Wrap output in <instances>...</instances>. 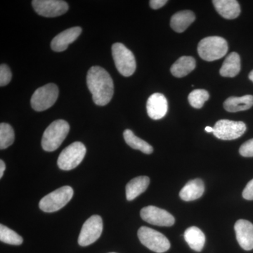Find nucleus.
Segmentation results:
<instances>
[{
    "mask_svg": "<svg viewBox=\"0 0 253 253\" xmlns=\"http://www.w3.org/2000/svg\"><path fill=\"white\" fill-rule=\"evenodd\" d=\"M86 84L92 94L93 101L97 106H106L112 99L114 84L109 73L104 68L91 67L86 76Z\"/></svg>",
    "mask_w": 253,
    "mask_h": 253,
    "instance_id": "f257e3e1",
    "label": "nucleus"
},
{
    "mask_svg": "<svg viewBox=\"0 0 253 253\" xmlns=\"http://www.w3.org/2000/svg\"><path fill=\"white\" fill-rule=\"evenodd\" d=\"M70 131L69 124L63 120L51 123L44 131L42 139V147L45 151H56L62 144Z\"/></svg>",
    "mask_w": 253,
    "mask_h": 253,
    "instance_id": "f03ea898",
    "label": "nucleus"
},
{
    "mask_svg": "<svg viewBox=\"0 0 253 253\" xmlns=\"http://www.w3.org/2000/svg\"><path fill=\"white\" fill-rule=\"evenodd\" d=\"M227 42L218 36L208 37L200 41L198 53L201 59L207 61L220 59L227 54Z\"/></svg>",
    "mask_w": 253,
    "mask_h": 253,
    "instance_id": "7ed1b4c3",
    "label": "nucleus"
},
{
    "mask_svg": "<svg viewBox=\"0 0 253 253\" xmlns=\"http://www.w3.org/2000/svg\"><path fill=\"white\" fill-rule=\"evenodd\" d=\"M112 56L118 72L125 77H129L135 72L136 63L134 54L122 43L112 46Z\"/></svg>",
    "mask_w": 253,
    "mask_h": 253,
    "instance_id": "20e7f679",
    "label": "nucleus"
},
{
    "mask_svg": "<svg viewBox=\"0 0 253 253\" xmlns=\"http://www.w3.org/2000/svg\"><path fill=\"white\" fill-rule=\"evenodd\" d=\"M73 189L71 186H65L46 195L39 203V207L44 212H54L64 207L71 201Z\"/></svg>",
    "mask_w": 253,
    "mask_h": 253,
    "instance_id": "39448f33",
    "label": "nucleus"
},
{
    "mask_svg": "<svg viewBox=\"0 0 253 253\" xmlns=\"http://www.w3.org/2000/svg\"><path fill=\"white\" fill-rule=\"evenodd\" d=\"M86 149L83 143L76 141L63 149L58 158L57 164L62 170H71L78 167L85 156Z\"/></svg>",
    "mask_w": 253,
    "mask_h": 253,
    "instance_id": "423d86ee",
    "label": "nucleus"
},
{
    "mask_svg": "<svg viewBox=\"0 0 253 253\" xmlns=\"http://www.w3.org/2000/svg\"><path fill=\"white\" fill-rule=\"evenodd\" d=\"M137 235L141 244L155 253H163L170 249V243L166 236L151 228L141 226Z\"/></svg>",
    "mask_w": 253,
    "mask_h": 253,
    "instance_id": "0eeeda50",
    "label": "nucleus"
},
{
    "mask_svg": "<svg viewBox=\"0 0 253 253\" xmlns=\"http://www.w3.org/2000/svg\"><path fill=\"white\" fill-rule=\"evenodd\" d=\"M59 97V88L55 84L49 83L41 86L32 96L31 106L35 111L41 112L51 108Z\"/></svg>",
    "mask_w": 253,
    "mask_h": 253,
    "instance_id": "6e6552de",
    "label": "nucleus"
},
{
    "mask_svg": "<svg viewBox=\"0 0 253 253\" xmlns=\"http://www.w3.org/2000/svg\"><path fill=\"white\" fill-rule=\"evenodd\" d=\"M213 134L221 140H234L241 137L246 132V126L241 121L220 120L213 127Z\"/></svg>",
    "mask_w": 253,
    "mask_h": 253,
    "instance_id": "1a4fd4ad",
    "label": "nucleus"
},
{
    "mask_svg": "<svg viewBox=\"0 0 253 253\" xmlns=\"http://www.w3.org/2000/svg\"><path fill=\"white\" fill-rule=\"evenodd\" d=\"M103 220L99 215H93L83 224L78 237V244L88 246L97 241L102 234Z\"/></svg>",
    "mask_w": 253,
    "mask_h": 253,
    "instance_id": "9d476101",
    "label": "nucleus"
},
{
    "mask_svg": "<svg viewBox=\"0 0 253 253\" xmlns=\"http://www.w3.org/2000/svg\"><path fill=\"white\" fill-rule=\"evenodd\" d=\"M32 5L37 14L44 17H57L68 10L67 3L61 0H33Z\"/></svg>",
    "mask_w": 253,
    "mask_h": 253,
    "instance_id": "9b49d317",
    "label": "nucleus"
},
{
    "mask_svg": "<svg viewBox=\"0 0 253 253\" xmlns=\"http://www.w3.org/2000/svg\"><path fill=\"white\" fill-rule=\"evenodd\" d=\"M141 217L149 224L159 226H172L175 219L170 213L156 206H146L141 209Z\"/></svg>",
    "mask_w": 253,
    "mask_h": 253,
    "instance_id": "f8f14e48",
    "label": "nucleus"
},
{
    "mask_svg": "<svg viewBox=\"0 0 253 253\" xmlns=\"http://www.w3.org/2000/svg\"><path fill=\"white\" fill-rule=\"evenodd\" d=\"M234 229L236 239L241 248L245 251L253 249V224L246 219L236 221Z\"/></svg>",
    "mask_w": 253,
    "mask_h": 253,
    "instance_id": "ddd939ff",
    "label": "nucleus"
},
{
    "mask_svg": "<svg viewBox=\"0 0 253 253\" xmlns=\"http://www.w3.org/2000/svg\"><path fill=\"white\" fill-rule=\"evenodd\" d=\"M146 109L151 119H162L168 113V100L163 94L155 93L148 99Z\"/></svg>",
    "mask_w": 253,
    "mask_h": 253,
    "instance_id": "4468645a",
    "label": "nucleus"
},
{
    "mask_svg": "<svg viewBox=\"0 0 253 253\" xmlns=\"http://www.w3.org/2000/svg\"><path fill=\"white\" fill-rule=\"evenodd\" d=\"M82 28L73 27L61 32L57 35L51 42V47L53 51L61 52L67 49L68 45L78 39L81 36Z\"/></svg>",
    "mask_w": 253,
    "mask_h": 253,
    "instance_id": "2eb2a0df",
    "label": "nucleus"
},
{
    "mask_svg": "<svg viewBox=\"0 0 253 253\" xmlns=\"http://www.w3.org/2000/svg\"><path fill=\"white\" fill-rule=\"evenodd\" d=\"M216 11L226 19H234L239 16L241 7L236 0H213Z\"/></svg>",
    "mask_w": 253,
    "mask_h": 253,
    "instance_id": "dca6fc26",
    "label": "nucleus"
},
{
    "mask_svg": "<svg viewBox=\"0 0 253 253\" xmlns=\"http://www.w3.org/2000/svg\"><path fill=\"white\" fill-rule=\"evenodd\" d=\"M204 181L200 179L189 181L179 192L181 199L184 201H192L200 199L204 194Z\"/></svg>",
    "mask_w": 253,
    "mask_h": 253,
    "instance_id": "f3484780",
    "label": "nucleus"
},
{
    "mask_svg": "<svg viewBox=\"0 0 253 253\" xmlns=\"http://www.w3.org/2000/svg\"><path fill=\"white\" fill-rule=\"evenodd\" d=\"M150 184L149 177L137 176L127 183L126 186V198L127 201H133L146 191Z\"/></svg>",
    "mask_w": 253,
    "mask_h": 253,
    "instance_id": "a211bd4d",
    "label": "nucleus"
},
{
    "mask_svg": "<svg viewBox=\"0 0 253 253\" xmlns=\"http://www.w3.org/2000/svg\"><path fill=\"white\" fill-rule=\"evenodd\" d=\"M253 106V95H245L241 97L231 96L224 101V108L231 113L246 111Z\"/></svg>",
    "mask_w": 253,
    "mask_h": 253,
    "instance_id": "6ab92c4d",
    "label": "nucleus"
},
{
    "mask_svg": "<svg viewBox=\"0 0 253 253\" xmlns=\"http://www.w3.org/2000/svg\"><path fill=\"white\" fill-rule=\"evenodd\" d=\"M196 16L193 11L189 10L179 11L171 18L170 26L176 33H183L194 22Z\"/></svg>",
    "mask_w": 253,
    "mask_h": 253,
    "instance_id": "aec40b11",
    "label": "nucleus"
},
{
    "mask_svg": "<svg viewBox=\"0 0 253 253\" xmlns=\"http://www.w3.org/2000/svg\"><path fill=\"white\" fill-rule=\"evenodd\" d=\"M241 71V58L238 53L231 52L224 60L219 73L223 77L234 78Z\"/></svg>",
    "mask_w": 253,
    "mask_h": 253,
    "instance_id": "412c9836",
    "label": "nucleus"
},
{
    "mask_svg": "<svg viewBox=\"0 0 253 253\" xmlns=\"http://www.w3.org/2000/svg\"><path fill=\"white\" fill-rule=\"evenodd\" d=\"M184 239L189 247L197 252H201L206 244V236L199 228L191 226L184 232Z\"/></svg>",
    "mask_w": 253,
    "mask_h": 253,
    "instance_id": "4be33fe9",
    "label": "nucleus"
},
{
    "mask_svg": "<svg viewBox=\"0 0 253 253\" xmlns=\"http://www.w3.org/2000/svg\"><path fill=\"white\" fill-rule=\"evenodd\" d=\"M196 68V61L191 56H181L170 68L171 73L176 78H183L192 72Z\"/></svg>",
    "mask_w": 253,
    "mask_h": 253,
    "instance_id": "5701e85b",
    "label": "nucleus"
},
{
    "mask_svg": "<svg viewBox=\"0 0 253 253\" xmlns=\"http://www.w3.org/2000/svg\"><path fill=\"white\" fill-rule=\"evenodd\" d=\"M123 136L126 144L132 149L139 150L145 154H151L154 151V149L151 145L136 136L130 129L125 130Z\"/></svg>",
    "mask_w": 253,
    "mask_h": 253,
    "instance_id": "b1692460",
    "label": "nucleus"
},
{
    "mask_svg": "<svg viewBox=\"0 0 253 253\" xmlns=\"http://www.w3.org/2000/svg\"><path fill=\"white\" fill-rule=\"evenodd\" d=\"M14 131L12 126L7 123L0 124V149L1 150L9 147L14 141Z\"/></svg>",
    "mask_w": 253,
    "mask_h": 253,
    "instance_id": "393cba45",
    "label": "nucleus"
},
{
    "mask_svg": "<svg viewBox=\"0 0 253 253\" xmlns=\"http://www.w3.org/2000/svg\"><path fill=\"white\" fill-rule=\"evenodd\" d=\"M0 241L9 245L20 246L23 244V238L7 226L0 224Z\"/></svg>",
    "mask_w": 253,
    "mask_h": 253,
    "instance_id": "a878e982",
    "label": "nucleus"
},
{
    "mask_svg": "<svg viewBox=\"0 0 253 253\" xmlns=\"http://www.w3.org/2000/svg\"><path fill=\"white\" fill-rule=\"evenodd\" d=\"M209 93L205 89H195L191 91L189 95V104L195 109H201L204 106L205 102L209 99Z\"/></svg>",
    "mask_w": 253,
    "mask_h": 253,
    "instance_id": "bb28decb",
    "label": "nucleus"
},
{
    "mask_svg": "<svg viewBox=\"0 0 253 253\" xmlns=\"http://www.w3.org/2000/svg\"><path fill=\"white\" fill-rule=\"evenodd\" d=\"M12 74L10 68L6 65L1 64L0 66V86L7 85L11 81Z\"/></svg>",
    "mask_w": 253,
    "mask_h": 253,
    "instance_id": "cd10ccee",
    "label": "nucleus"
},
{
    "mask_svg": "<svg viewBox=\"0 0 253 253\" xmlns=\"http://www.w3.org/2000/svg\"><path fill=\"white\" fill-rule=\"evenodd\" d=\"M239 153L244 157H253V139L243 144L240 147Z\"/></svg>",
    "mask_w": 253,
    "mask_h": 253,
    "instance_id": "c85d7f7f",
    "label": "nucleus"
},
{
    "mask_svg": "<svg viewBox=\"0 0 253 253\" xmlns=\"http://www.w3.org/2000/svg\"><path fill=\"white\" fill-rule=\"evenodd\" d=\"M243 197L248 201H253V179L245 187L243 191Z\"/></svg>",
    "mask_w": 253,
    "mask_h": 253,
    "instance_id": "c756f323",
    "label": "nucleus"
},
{
    "mask_svg": "<svg viewBox=\"0 0 253 253\" xmlns=\"http://www.w3.org/2000/svg\"><path fill=\"white\" fill-rule=\"evenodd\" d=\"M149 3L150 6L153 9H158L167 4L168 1L167 0H151Z\"/></svg>",
    "mask_w": 253,
    "mask_h": 253,
    "instance_id": "7c9ffc66",
    "label": "nucleus"
},
{
    "mask_svg": "<svg viewBox=\"0 0 253 253\" xmlns=\"http://www.w3.org/2000/svg\"><path fill=\"white\" fill-rule=\"evenodd\" d=\"M5 169H6V165H5L4 161L1 160L0 161V178L2 177L4 175Z\"/></svg>",
    "mask_w": 253,
    "mask_h": 253,
    "instance_id": "2f4dec72",
    "label": "nucleus"
},
{
    "mask_svg": "<svg viewBox=\"0 0 253 253\" xmlns=\"http://www.w3.org/2000/svg\"><path fill=\"white\" fill-rule=\"evenodd\" d=\"M205 130L207 131V132L208 133H213V130H214V129H213V127H212V126H206V128H205Z\"/></svg>",
    "mask_w": 253,
    "mask_h": 253,
    "instance_id": "473e14b6",
    "label": "nucleus"
},
{
    "mask_svg": "<svg viewBox=\"0 0 253 253\" xmlns=\"http://www.w3.org/2000/svg\"><path fill=\"white\" fill-rule=\"evenodd\" d=\"M249 77V79L251 80V81L253 83V70L252 71H251V73H250Z\"/></svg>",
    "mask_w": 253,
    "mask_h": 253,
    "instance_id": "72a5a7b5",
    "label": "nucleus"
},
{
    "mask_svg": "<svg viewBox=\"0 0 253 253\" xmlns=\"http://www.w3.org/2000/svg\"></svg>",
    "mask_w": 253,
    "mask_h": 253,
    "instance_id": "f704fd0d",
    "label": "nucleus"
}]
</instances>
